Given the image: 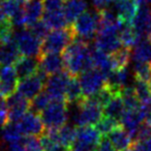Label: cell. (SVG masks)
<instances>
[{"mask_svg": "<svg viewBox=\"0 0 151 151\" xmlns=\"http://www.w3.org/2000/svg\"><path fill=\"white\" fill-rule=\"evenodd\" d=\"M42 21L47 24L50 29H62L65 28L67 23L63 9H57V11H45L42 16Z\"/></svg>", "mask_w": 151, "mask_h": 151, "instance_id": "4316f807", "label": "cell"}, {"mask_svg": "<svg viewBox=\"0 0 151 151\" xmlns=\"http://www.w3.org/2000/svg\"><path fill=\"white\" fill-rule=\"evenodd\" d=\"M22 136L23 134L20 130L17 122H9L2 129V139L7 144H12L22 140L23 139Z\"/></svg>", "mask_w": 151, "mask_h": 151, "instance_id": "d6a6232c", "label": "cell"}, {"mask_svg": "<svg viewBox=\"0 0 151 151\" xmlns=\"http://www.w3.org/2000/svg\"><path fill=\"white\" fill-rule=\"evenodd\" d=\"M132 150L134 151H151V140L134 142V144L132 145Z\"/></svg>", "mask_w": 151, "mask_h": 151, "instance_id": "bcb514c9", "label": "cell"}, {"mask_svg": "<svg viewBox=\"0 0 151 151\" xmlns=\"http://www.w3.org/2000/svg\"><path fill=\"white\" fill-rule=\"evenodd\" d=\"M145 121H146V116L140 105V107L137 109L125 110L123 116L120 119V124L130 134L132 139H134L138 128Z\"/></svg>", "mask_w": 151, "mask_h": 151, "instance_id": "2e32d148", "label": "cell"}, {"mask_svg": "<svg viewBox=\"0 0 151 151\" xmlns=\"http://www.w3.org/2000/svg\"><path fill=\"white\" fill-rule=\"evenodd\" d=\"M24 151H44L40 139L36 137H26L22 139Z\"/></svg>", "mask_w": 151, "mask_h": 151, "instance_id": "60d3db41", "label": "cell"}, {"mask_svg": "<svg viewBox=\"0 0 151 151\" xmlns=\"http://www.w3.org/2000/svg\"><path fill=\"white\" fill-rule=\"evenodd\" d=\"M9 121V111H7L6 101L4 97L0 96V130H2L3 127L7 124Z\"/></svg>", "mask_w": 151, "mask_h": 151, "instance_id": "7bdbcfd3", "label": "cell"}, {"mask_svg": "<svg viewBox=\"0 0 151 151\" xmlns=\"http://www.w3.org/2000/svg\"><path fill=\"white\" fill-rule=\"evenodd\" d=\"M29 28H30V31H31L36 37L40 38V40H44L45 38H46V36L49 34V30H50V28L47 26V24L45 23L42 20L36 22L35 24L30 26Z\"/></svg>", "mask_w": 151, "mask_h": 151, "instance_id": "b9f144b4", "label": "cell"}, {"mask_svg": "<svg viewBox=\"0 0 151 151\" xmlns=\"http://www.w3.org/2000/svg\"><path fill=\"white\" fill-rule=\"evenodd\" d=\"M52 101V99L50 95L46 92V91H42L38 95H36L33 99H32L31 104H30V109L35 113H42Z\"/></svg>", "mask_w": 151, "mask_h": 151, "instance_id": "74e56055", "label": "cell"}, {"mask_svg": "<svg viewBox=\"0 0 151 151\" xmlns=\"http://www.w3.org/2000/svg\"><path fill=\"white\" fill-rule=\"evenodd\" d=\"M71 78L73 77L66 70H62L47 79L46 92L52 101H65V92Z\"/></svg>", "mask_w": 151, "mask_h": 151, "instance_id": "9c48e42d", "label": "cell"}, {"mask_svg": "<svg viewBox=\"0 0 151 151\" xmlns=\"http://www.w3.org/2000/svg\"><path fill=\"white\" fill-rule=\"evenodd\" d=\"M9 121L18 122L30 109V103L19 92H14L6 99Z\"/></svg>", "mask_w": 151, "mask_h": 151, "instance_id": "7c38bea8", "label": "cell"}, {"mask_svg": "<svg viewBox=\"0 0 151 151\" xmlns=\"http://www.w3.org/2000/svg\"><path fill=\"white\" fill-rule=\"evenodd\" d=\"M87 0H65L63 5L65 18L68 24H73L81 15L87 12Z\"/></svg>", "mask_w": 151, "mask_h": 151, "instance_id": "603a6c76", "label": "cell"}, {"mask_svg": "<svg viewBox=\"0 0 151 151\" xmlns=\"http://www.w3.org/2000/svg\"><path fill=\"white\" fill-rule=\"evenodd\" d=\"M108 139L117 151L128 150L132 143L130 134L123 127H120V126L113 130L110 134H108Z\"/></svg>", "mask_w": 151, "mask_h": 151, "instance_id": "d4e9b609", "label": "cell"}, {"mask_svg": "<svg viewBox=\"0 0 151 151\" xmlns=\"http://www.w3.org/2000/svg\"><path fill=\"white\" fill-rule=\"evenodd\" d=\"M6 21H9V20H7V17L5 16L4 12L2 11V9H1V6H0V25L5 23Z\"/></svg>", "mask_w": 151, "mask_h": 151, "instance_id": "c3c4849f", "label": "cell"}, {"mask_svg": "<svg viewBox=\"0 0 151 151\" xmlns=\"http://www.w3.org/2000/svg\"><path fill=\"white\" fill-rule=\"evenodd\" d=\"M23 5L24 3L18 0H0V6L4 12L5 16L11 20L21 13Z\"/></svg>", "mask_w": 151, "mask_h": 151, "instance_id": "e575fe53", "label": "cell"}, {"mask_svg": "<svg viewBox=\"0 0 151 151\" xmlns=\"http://www.w3.org/2000/svg\"><path fill=\"white\" fill-rule=\"evenodd\" d=\"M83 99H84V95H83L80 82L76 77H73L65 92V101L67 103V105H73V104L80 103L81 101H83Z\"/></svg>", "mask_w": 151, "mask_h": 151, "instance_id": "4dcf8cb0", "label": "cell"}, {"mask_svg": "<svg viewBox=\"0 0 151 151\" xmlns=\"http://www.w3.org/2000/svg\"><path fill=\"white\" fill-rule=\"evenodd\" d=\"M99 26V12L87 11L71 24V29L76 37L87 42L96 36Z\"/></svg>", "mask_w": 151, "mask_h": 151, "instance_id": "277c9868", "label": "cell"}, {"mask_svg": "<svg viewBox=\"0 0 151 151\" xmlns=\"http://www.w3.org/2000/svg\"><path fill=\"white\" fill-rule=\"evenodd\" d=\"M120 122L116 119H113L111 117H101L99 121L95 124V128L99 130V132L103 137H106L111 134L113 130H115L117 127H119Z\"/></svg>", "mask_w": 151, "mask_h": 151, "instance_id": "8d00e7d4", "label": "cell"}, {"mask_svg": "<svg viewBox=\"0 0 151 151\" xmlns=\"http://www.w3.org/2000/svg\"><path fill=\"white\" fill-rule=\"evenodd\" d=\"M138 6H143V5H148V0H132Z\"/></svg>", "mask_w": 151, "mask_h": 151, "instance_id": "681fc988", "label": "cell"}, {"mask_svg": "<svg viewBox=\"0 0 151 151\" xmlns=\"http://www.w3.org/2000/svg\"><path fill=\"white\" fill-rule=\"evenodd\" d=\"M73 105L76 108L69 112V116L73 123L79 127L95 125L104 114V108L93 97H84L80 103Z\"/></svg>", "mask_w": 151, "mask_h": 151, "instance_id": "7a4b0ae2", "label": "cell"}, {"mask_svg": "<svg viewBox=\"0 0 151 151\" xmlns=\"http://www.w3.org/2000/svg\"><path fill=\"white\" fill-rule=\"evenodd\" d=\"M113 11L124 24H130L138 11V5L132 0H114Z\"/></svg>", "mask_w": 151, "mask_h": 151, "instance_id": "44dd1931", "label": "cell"}, {"mask_svg": "<svg viewBox=\"0 0 151 151\" xmlns=\"http://www.w3.org/2000/svg\"><path fill=\"white\" fill-rule=\"evenodd\" d=\"M20 58V52L15 42H0V64L3 66L15 64Z\"/></svg>", "mask_w": 151, "mask_h": 151, "instance_id": "cb8c5ba5", "label": "cell"}, {"mask_svg": "<svg viewBox=\"0 0 151 151\" xmlns=\"http://www.w3.org/2000/svg\"><path fill=\"white\" fill-rule=\"evenodd\" d=\"M111 58L113 61L114 69L122 68V67H127L130 59H132V52L130 49L125 47H122L117 52L111 54Z\"/></svg>", "mask_w": 151, "mask_h": 151, "instance_id": "836d02e7", "label": "cell"}, {"mask_svg": "<svg viewBox=\"0 0 151 151\" xmlns=\"http://www.w3.org/2000/svg\"><path fill=\"white\" fill-rule=\"evenodd\" d=\"M148 37H149V40H150V42H151V31H150V33H149Z\"/></svg>", "mask_w": 151, "mask_h": 151, "instance_id": "f907efd6", "label": "cell"}, {"mask_svg": "<svg viewBox=\"0 0 151 151\" xmlns=\"http://www.w3.org/2000/svg\"><path fill=\"white\" fill-rule=\"evenodd\" d=\"M91 57H92L93 67L101 70L106 75H109L112 70H114L113 61H112L111 55L94 48L91 51Z\"/></svg>", "mask_w": 151, "mask_h": 151, "instance_id": "484cf974", "label": "cell"}, {"mask_svg": "<svg viewBox=\"0 0 151 151\" xmlns=\"http://www.w3.org/2000/svg\"><path fill=\"white\" fill-rule=\"evenodd\" d=\"M132 73L136 80L149 83L151 81V64L146 62H134Z\"/></svg>", "mask_w": 151, "mask_h": 151, "instance_id": "d590c367", "label": "cell"}, {"mask_svg": "<svg viewBox=\"0 0 151 151\" xmlns=\"http://www.w3.org/2000/svg\"><path fill=\"white\" fill-rule=\"evenodd\" d=\"M119 33L114 31H97L94 40V48L107 53L113 54L122 48Z\"/></svg>", "mask_w": 151, "mask_h": 151, "instance_id": "4fadbf2b", "label": "cell"}, {"mask_svg": "<svg viewBox=\"0 0 151 151\" xmlns=\"http://www.w3.org/2000/svg\"><path fill=\"white\" fill-rule=\"evenodd\" d=\"M125 107L122 101V99L119 94H116L113 96V99L104 107V114L107 117H111L113 119H116L120 121V119L123 116L125 112Z\"/></svg>", "mask_w": 151, "mask_h": 151, "instance_id": "83f0119b", "label": "cell"}, {"mask_svg": "<svg viewBox=\"0 0 151 151\" xmlns=\"http://www.w3.org/2000/svg\"><path fill=\"white\" fill-rule=\"evenodd\" d=\"M38 65H40L38 58H36V57L23 56L18 59L14 67H15L16 71H17L19 79L21 80V79L35 75L38 71Z\"/></svg>", "mask_w": 151, "mask_h": 151, "instance_id": "7402d4cb", "label": "cell"}, {"mask_svg": "<svg viewBox=\"0 0 151 151\" xmlns=\"http://www.w3.org/2000/svg\"><path fill=\"white\" fill-rule=\"evenodd\" d=\"M46 134L58 144L70 148L77 137V128L70 124H65L58 129H47Z\"/></svg>", "mask_w": 151, "mask_h": 151, "instance_id": "d6986e66", "label": "cell"}, {"mask_svg": "<svg viewBox=\"0 0 151 151\" xmlns=\"http://www.w3.org/2000/svg\"><path fill=\"white\" fill-rule=\"evenodd\" d=\"M47 79V76L38 70L35 75L21 79L18 83L17 91L28 101H32L36 95L42 92L45 86V80Z\"/></svg>", "mask_w": 151, "mask_h": 151, "instance_id": "30bf717a", "label": "cell"}, {"mask_svg": "<svg viewBox=\"0 0 151 151\" xmlns=\"http://www.w3.org/2000/svg\"><path fill=\"white\" fill-rule=\"evenodd\" d=\"M42 123L47 129H58L66 124L69 111L65 101H52L40 113Z\"/></svg>", "mask_w": 151, "mask_h": 151, "instance_id": "3957f363", "label": "cell"}, {"mask_svg": "<svg viewBox=\"0 0 151 151\" xmlns=\"http://www.w3.org/2000/svg\"><path fill=\"white\" fill-rule=\"evenodd\" d=\"M151 140V123L148 121L143 122L138 128L136 134H134L132 141L134 142H140V141Z\"/></svg>", "mask_w": 151, "mask_h": 151, "instance_id": "ab89813d", "label": "cell"}, {"mask_svg": "<svg viewBox=\"0 0 151 151\" xmlns=\"http://www.w3.org/2000/svg\"><path fill=\"white\" fill-rule=\"evenodd\" d=\"M130 81V73L127 67H122L112 70L108 75L107 86L113 91L115 94H119L121 89L128 86Z\"/></svg>", "mask_w": 151, "mask_h": 151, "instance_id": "ac0fdd59", "label": "cell"}, {"mask_svg": "<svg viewBox=\"0 0 151 151\" xmlns=\"http://www.w3.org/2000/svg\"><path fill=\"white\" fill-rule=\"evenodd\" d=\"M73 29L70 28H62L55 29L49 32V34L42 40V54L45 53H56L60 54L66 49V47L73 42L75 38Z\"/></svg>", "mask_w": 151, "mask_h": 151, "instance_id": "5b68a950", "label": "cell"}, {"mask_svg": "<svg viewBox=\"0 0 151 151\" xmlns=\"http://www.w3.org/2000/svg\"><path fill=\"white\" fill-rule=\"evenodd\" d=\"M42 0H26L23 5V16L27 27L40 21L44 16Z\"/></svg>", "mask_w": 151, "mask_h": 151, "instance_id": "ffe728a7", "label": "cell"}, {"mask_svg": "<svg viewBox=\"0 0 151 151\" xmlns=\"http://www.w3.org/2000/svg\"><path fill=\"white\" fill-rule=\"evenodd\" d=\"M101 134L93 126H81L77 129L75 142L69 151H93L101 140Z\"/></svg>", "mask_w": 151, "mask_h": 151, "instance_id": "ba28073f", "label": "cell"}, {"mask_svg": "<svg viewBox=\"0 0 151 151\" xmlns=\"http://www.w3.org/2000/svg\"><path fill=\"white\" fill-rule=\"evenodd\" d=\"M19 77L15 67L12 65L3 66L0 68V96L9 97L16 92L19 83Z\"/></svg>", "mask_w": 151, "mask_h": 151, "instance_id": "5bb4252c", "label": "cell"}, {"mask_svg": "<svg viewBox=\"0 0 151 151\" xmlns=\"http://www.w3.org/2000/svg\"><path fill=\"white\" fill-rule=\"evenodd\" d=\"M91 51L92 49L89 48L88 42L78 37L73 38L63 51L62 57L65 69L71 77L80 76L88 69L94 68Z\"/></svg>", "mask_w": 151, "mask_h": 151, "instance_id": "6da1fadb", "label": "cell"}, {"mask_svg": "<svg viewBox=\"0 0 151 151\" xmlns=\"http://www.w3.org/2000/svg\"><path fill=\"white\" fill-rule=\"evenodd\" d=\"M108 75L97 68H91L84 71L79 77L81 88L84 97H92L107 86Z\"/></svg>", "mask_w": 151, "mask_h": 151, "instance_id": "8992f818", "label": "cell"}, {"mask_svg": "<svg viewBox=\"0 0 151 151\" xmlns=\"http://www.w3.org/2000/svg\"><path fill=\"white\" fill-rule=\"evenodd\" d=\"M149 86H150V89H151V81L149 82Z\"/></svg>", "mask_w": 151, "mask_h": 151, "instance_id": "f5cc1de1", "label": "cell"}, {"mask_svg": "<svg viewBox=\"0 0 151 151\" xmlns=\"http://www.w3.org/2000/svg\"><path fill=\"white\" fill-rule=\"evenodd\" d=\"M132 58L134 62H146L151 64V42L143 38L134 48Z\"/></svg>", "mask_w": 151, "mask_h": 151, "instance_id": "f546056e", "label": "cell"}, {"mask_svg": "<svg viewBox=\"0 0 151 151\" xmlns=\"http://www.w3.org/2000/svg\"><path fill=\"white\" fill-rule=\"evenodd\" d=\"M119 95L121 96L122 101H123L124 107H125L126 110L137 109V108L140 107L141 103L136 95L134 85H128V86L124 87L123 89H121V91L119 92Z\"/></svg>", "mask_w": 151, "mask_h": 151, "instance_id": "1f68e13d", "label": "cell"}, {"mask_svg": "<svg viewBox=\"0 0 151 151\" xmlns=\"http://www.w3.org/2000/svg\"><path fill=\"white\" fill-rule=\"evenodd\" d=\"M17 123L21 132L26 137L42 136L46 128L42 123V117L33 111L27 112Z\"/></svg>", "mask_w": 151, "mask_h": 151, "instance_id": "8fae6325", "label": "cell"}, {"mask_svg": "<svg viewBox=\"0 0 151 151\" xmlns=\"http://www.w3.org/2000/svg\"><path fill=\"white\" fill-rule=\"evenodd\" d=\"M95 151H117L115 149V147L112 145V143L110 142V140L106 137H103L101 140V142L99 143Z\"/></svg>", "mask_w": 151, "mask_h": 151, "instance_id": "f6af8a7d", "label": "cell"}, {"mask_svg": "<svg viewBox=\"0 0 151 151\" xmlns=\"http://www.w3.org/2000/svg\"><path fill=\"white\" fill-rule=\"evenodd\" d=\"M134 88L137 97H138V99L140 101L141 104H144L151 101V89L150 86H149V83L136 80Z\"/></svg>", "mask_w": 151, "mask_h": 151, "instance_id": "f35d334b", "label": "cell"}, {"mask_svg": "<svg viewBox=\"0 0 151 151\" xmlns=\"http://www.w3.org/2000/svg\"><path fill=\"white\" fill-rule=\"evenodd\" d=\"M125 151H134L132 149H128V150H125Z\"/></svg>", "mask_w": 151, "mask_h": 151, "instance_id": "816d5d0a", "label": "cell"}, {"mask_svg": "<svg viewBox=\"0 0 151 151\" xmlns=\"http://www.w3.org/2000/svg\"><path fill=\"white\" fill-rule=\"evenodd\" d=\"M130 25L134 28L142 38L148 36L151 31V7L148 5L140 6L137 11Z\"/></svg>", "mask_w": 151, "mask_h": 151, "instance_id": "e0dca14e", "label": "cell"}, {"mask_svg": "<svg viewBox=\"0 0 151 151\" xmlns=\"http://www.w3.org/2000/svg\"><path fill=\"white\" fill-rule=\"evenodd\" d=\"M94 9L97 12H101L104 9H107L109 5L113 3L114 0H91Z\"/></svg>", "mask_w": 151, "mask_h": 151, "instance_id": "7dc6e473", "label": "cell"}, {"mask_svg": "<svg viewBox=\"0 0 151 151\" xmlns=\"http://www.w3.org/2000/svg\"><path fill=\"white\" fill-rule=\"evenodd\" d=\"M38 61V70L45 73L47 77L60 73L65 68L62 55L56 53H45L40 55Z\"/></svg>", "mask_w": 151, "mask_h": 151, "instance_id": "9a60e30c", "label": "cell"}, {"mask_svg": "<svg viewBox=\"0 0 151 151\" xmlns=\"http://www.w3.org/2000/svg\"><path fill=\"white\" fill-rule=\"evenodd\" d=\"M14 42L19 49L20 54L23 56L40 58L42 55V40L36 37L30 30L22 28L14 33Z\"/></svg>", "mask_w": 151, "mask_h": 151, "instance_id": "52a82bcc", "label": "cell"}, {"mask_svg": "<svg viewBox=\"0 0 151 151\" xmlns=\"http://www.w3.org/2000/svg\"><path fill=\"white\" fill-rule=\"evenodd\" d=\"M119 38L122 46L127 49L134 48L143 40L130 24H124L119 32Z\"/></svg>", "mask_w": 151, "mask_h": 151, "instance_id": "f1b7e54d", "label": "cell"}, {"mask_svg": "<svg viewBox=\"0 0 151 151\" xmlns=\"http://www.w3.org/2000/svg\"><path fill=\"white\" fill-rule=\"evenodd\" d=\"M45 11H57L63 9L64 0H42Z\"/></svg>", "mask_w": 151, "mask_h": 151, "instance_id": "ee69618b", "label": "cell"}]
</instances>
